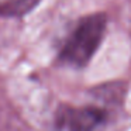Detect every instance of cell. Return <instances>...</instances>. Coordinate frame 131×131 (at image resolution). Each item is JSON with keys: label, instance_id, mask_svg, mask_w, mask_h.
Segmentation results:
<instances>
[{"label": "cell", "instance_id": "6da1fadb", "mask_svg": "<svg viewBox=\"0 0 131 131\" xmlns=\"http://www.w3.org/2000/svg\"><path fill=\"white\" fill-rule=\"evenodd\" d=\"M104 28V16L96 14L83 18L66 38L61 58L72 66L85 65L102 42Z\"/></svg>", "mask_w": 131, "mask_h": 131}, {"label": "cell", "instance_id": "7a4b0ae2", "mask_svg": "<svg viewBox=\"0 0 131 131\" xmlns=\"http://www.w3.org/2000/svg\"><path fill=\"white\" fill-rule=\"evenodd\" d=\"M104 116L102 111L90 107H68L58 114V131H102Z\"/></svg>", "mask_w": 131, "mask_h": 131}, {"label": "cell", "instance_id": "3957f363", "mask_svg": "<svg viewBox=\"0 0 131 131\" xmlns=\"http://www.w3.org/2000/svg\"><path fill=\"white\" fill-rule=\"evenodd\" d=\"M40 0H0V14L17 17L31 12Z\"/></svg>", "mask_w": 131, "mask_h": 131}]
</instances>
